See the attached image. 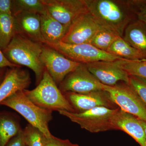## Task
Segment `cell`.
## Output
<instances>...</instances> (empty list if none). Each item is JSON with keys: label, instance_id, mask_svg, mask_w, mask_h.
<instances>
[{"label": "cell", "instance_id": "obj_28", "mask_svg": "<svg viewBox=\"0 0 146 146\" xmlns=\"http://www.w3.org/2000/svg\"><path fill=\"white\" fill-rule=\"evenodd\" d=\"M5 146H26L24 141L23 129L12 138Z\"/></svg>", "mask_w": 146, "mask_h": 146}, {"label": "cell", "instance_id": "obj_29", "mask_svg": "<svg viewBox=\"0 0 146 146\" xmlns=\"http://www.w3.org/2000/svg\"><path fill=\"white\" fill-rule=\"evenodd\" d=\"M12 1L0 0V13L12 14Z\"/></svg>", "mask_w": 146, "mask_h": 146}, {"label": "cell", "instance_id": "obj_34", "mask_svg": "<svg viewBox=\"0 0 146 146\" xmlns=\"http://www.w3.org/2000/svg\"><path fill=\"white\" fill-rule=\"evenodd\" d=\"M145 146H146V145H145Z\"/></svg>", "mask_w": 146, "mask_h": 146}, {"label": "cell", "instance_id": "obj_5", "mask_svg": "<svg viewBox=\"0 0 146 146\" xmlns=\"http://www.w3.org/2000/svg\"><path fill=\"white\" fill-rule=\"evenodd\" d=\"M119 108L111 109L99 107L82 112H72L65 110L58 112L72 121L77 123L82 128L92 133H98L115 129L112 121Z\"/></svg>", "mask_w": 146, "mask_h": 146}, {"label": "cell", "instance_id": "obj_2", "mask_svg": "<svg viewBox=\"0 0 146 146\" xmlns=\"http://www.w3.org/2000/svg\"><path fill=\"white\" fill-rule=\"evenodd\" d=\"M43 44L16 34L2 51L11 63L20 67L26 66L33 71L38 84L46 70L41 60Z\"/></svg>", "mask_w": 146, "mask_h": 146}, {"label": "cell", "instance_id": "obj_10", "mask_svg": "<svg viewBox=\"0 0 146 146\" xmlns=\"http://www.w3.org/2000/svg\"><path fill=\"white\" fill-rule=\"evenodd\" d=\"M41 60L45 69L57 85L80 64L67 58L46 44H43Z\"/></svg>", "mask_w": 146, "mask_h": 146}, {"label": "cell", "instance_id": "obj_8", "mask_svg": "<svg viewBox=\"0 0 146 146\" xmlns=\"http://www.w3.org/2000/svg\"><path fill=\"white\" fill-rule=\"evenodd\" d=\"M59 89L63 93L85 94L103 90V84L90 72L86 64L80 63L65 77L59 84Z\"/></svg>", "mask_w": 146, "mask_h": 146}, {"label": "cell", "instance_id": "obj_4", "mask_svg": "<svg viewBox=\"0 0 146 146\" xmlns=\"http://www.w3.org/2000/svg\"><path fill=\"white\" fill-rule=\"evenodd\" d=\"M0 104L10 108L18 112L29 124L41 131L47 138L53 136L48 126L52 119V111L38 107L29 99L23 91L12 94Z\"/></svg>", "mask_w": 146, "mask_h": 146}, {"label": "cell", "instance_id": "obj_35", "mask_svg": "<svg viewBox=\"0 0 146 146\" xmlns=\"http://www.w3.org/2000/svg\"></svg>", "mask_w": 146, "mask_h": 146}, {"label": "cell", "instance_id": "obj_14", "mask_svg": "<svg viewBox=\"0 0 146 146\" xmlns=\"http://www.w3.org/2000/svg\"><path fill=\"white\" fill-rule=\"evenodd\" d=\"M31 83L29 73L21 67H13L7 70L0 84V104L14 93L27 89Z\"/></svg>", "mask_w": 146, "mask_h": 146}, {"label": "cell", "instance_id": "obj_25", "mask_svg": "<svg viewBox=\"0 0 146 146\" xmlns=\"http://www.w3.org/2000/svg\"><path fill=\"white\" fill-rule=\"evenodd\" d=\"M23 133L27 146H44L46 137L37 128L29 124L23 130Z\"/></svg>", "mask_w": 146, "mask_h": 146}, {"label": "cell", "instance_id": "obj_32", "mask_svg": "<svg viewBox=\"0 0 146 146\" xmlns=\"http://www.w3.org/2000/svg\"><path fill=\"white\" fill-rule=\"evenodd\" d=\"M7 70L5 68H1L0 69V84L2 82L5 76Z\"/></svg>", "mask_w": 146, "mask_h": 146}, {"label": "cell", "instance_id": "obj_21", "mask_svg": "<svg viewBox=\"0 0 146 146\" xmlns=\"http://www.w3.org/2000/svg\"><path fill=\"white\" fill-rule=\"evenodd\" d=\"M16 34L14 17L11 13H0V48L7 47Z\"/></svg>", "mask_w": 146, "mask_h": 146}, {"label": "cell", "instance_id": "obj_6", "mask_svg": "<svg viewBox=\"0 0 146 146\" xmlns=\"http://www.w3.org/2000/svg\"><path fill=\"white\" fill-rule=\"evenodd\" d=\"M103 90L121 109L146 122V106L128 84L121 82L113 86L103 84Z\"/></svg>", "mask_w": 146, "mask_h": 146}, {"label": "cell", "instance_id": "obj_7", "mask_svg": "<svg viewBox=\"0 0 146 146\" xmlns=\"http://www.w3.org/2000/svg\"><path fill=\"white\" fill-rule=\"evenodd\" d=\"M46 45L56 50L67 58L79 63L87 64L100 61L114 62L121 59L98 49L89 43L69 44L60 42Z\"/></svg>", "mask_w": 146, "mask_h": 146}, {"label": "cell", "instance_id": "obj_22", "mask_svg": "<svg viewBox=\"0 0 146 146\" xmlns=\"http://www.w3.org/2000/svg\"><path fill=\"white\" fill-rule=\"evenodd\" d=\"M120 36L115 32L100 27L90 44L98 49L107 52L110 47Z\"/></svg>", "mask_w": 146, "mask_h": 146}, {"label": "cell", "instance_id": "obj_17", "mask_svg": "<svg viewBox=\"0 0 146 146\" xmlns=\"http://www.w3.org/2000/svg\"><path fill=\"white\" fill-rule=\"evenodd\" d=\"M40 15L41 31L44 44H50L62 41L70 26L61 24L47 11Z\"/></svg>", "mask_w": 146, "mask_h": 146}, {"label": "cell", "instance_id": "obj_31", "mask_svg": "<svg viewBox=\"0 0 146 146\" xmlns=\"http://www.w3.org/2000/svg\"><path fill=\"white\" fill-rule=\"evenodd\" d=\"M137 17L138 20L146 23V0L138 9Z\"/></svg>", "mask_w": 146, "mask_h": 146}, {"label": "cell", "instance_id": "obj_1", "mask_svg": "<svg viewBox=\"0 0 146 146\" xmlns=\"http://www.w3.org/2000/svg\"><path fill=\"white\" fill-rule=\"evenodd\" d=\"M144 0H86L89 13L100 26L121 37L129 24L137 19Z\"/></svg>", "mask_w": 146, "mask_h": 146}, {"label": "cell", "instance_id": "obj_15", "mask_svg": "<svg viewBox=\"0 0 146 146\" xmlns=\"http://www.w3.org/2000/svg\"><path fill=\"white\" fill-rule=\"evenodd\" d=\"M13 16L16 34L44 44L45 41L41 34V18L39 14L21 12Z\"/></svg>", "mask_w": 146, "mask_h": 146}, {"label": "cell", "instance_id": "obj_30", "mask_svg": "<svg viewBox=\"0 0 146 146\" xmlns=\"http://www.w3.org/2000/svg\"><path fill=\"white\" fill-rule=\"evenodd\" d=\"M20 67L11 63L8 59L6 58L2 50L0 48V69L1 68H6V67H9L10 68L13 67Z\"/></svg>", "mask_w": 146, "mask_h": 146}, {"label": "cell", "instance_id": "obj_18", "mask_svg": "<svg viewBox=\"0 0 146 146\" xmlns=\"http://www.w3.org/2000/svg\"><path fill=\"white\" fill-rule=\"evenodd\" d=\"M123 38L146 58V23L137 19L129 24Z\"/></svg>", "mask_w": 146, "mask_h": 146}, {"label": "cell", "instance_id": "obj_23", "mask_svg": "<svg viewBox=\"0 0 146 146\" xmlns=\"http://www.w3.org/2000/svg\"><path fill=\"white\" fill-rule=\"evenodd\" d=\"M47 12L42 0H13V15L21 12L37 13L39 15Z\"/></svg>", "mask_w": 146, "mask_h": 146}, {"label": "cell", "instance_id": "obj_11", "mask_svg": "<svg viewBox=\"0 0 146 146\" xmlns=\"http://www.w3.org/2000/svg\"><path fill=\"white\" fill-rule=\"evenodd\" d=\"M100 27L89 11L71 25L61 42L69 44H90Z\"/></svg>", "mask_w": 146, "mask_h": 146}, {"label": "cell", "instance_id": "obj_27", "mask_svg": "<svg viewBox=\"0 0 146 146\" xmlns=\"http://www.w3.org/2000/svg\"><path fill=\"white\" fill-rule=\"evenodd\" d=\"M44 146H79L72 143L68 140H62L53 136L51 138H45Z\"/></svg>", "mask_w": 146, "mask_h": 146}, {"label": "cell", "instance_id": "obj_26", "mask_svg": "<svg viewBox=\"0 0 146 146\" xmlns=\"http://www.w3.org/2000/svg\"><path fill=\"white\" fill-rule=\"evenodd\" d=\"M129 84L146 106V80L140 77L129 75Z\"/></svg>", "mask_w": 146, "mask_h": 146}, {"label": "cell", "instance_id": "obj_12", "mask_svg": "<svg viewBox=\"0 0 146 146\" xmlns=\"http://www.w3.org/2000/svg\"><path fill=\"white\" fill-rule=\"evenodd\" d=\"M76 112H82L95 108L104 107L111 109L117 108L104 90L93 91L85 94L73 92L63 93Z\"/></svg>", "mask_w": 146, "mask_h": 146}, {"label": "cell", "instance_id": "obj_13", "mask_svg": "<svg viewBox=\"0 0 146 146\" xmlns=\"http://www.w3.org/2000/svg\"><path fill=\"white\" fill-rule=\"evenodd\" d=\"M88 70L102 84L113 86L120 82L129 83V75L112 62L100 61L86 64Z\"/></svg>", "mask_w": 146, "mask_h": 146}, {"label": "cell", "instance_id": "obj_19", "mask_svg": "<svg viewBox=\"0 0 146 146\" xmlns=\"http://www.w3.org/2000/svg\"><path fill=\"white\" fill-rule=\"evenodd\" d=\"M22 130L16 116L9 112H0V146L6 145Z\"/></svg>", "mask_w": 146, "mask_h": 146}, {"label": "cell", "instance_id": "obj_33", "mask_svg": "<svg viewBox=\"0 0 146 146\" xmlns=\"http://www.w3.org/2000/svg\"><path fill=\"white\" fill-rule=\"evenodd\" d=\"M139 119V122L141 123V125L143 129L144 133L146 136V122L143 121V120L139 119Z\"/></svg>", "mask_w": 146, "mask_h": 146}, {"label": "cell", "instance_id": "obj_20", "mask_svg": "<svg viewBox=\"0 0 146 146\" xmlns=\"http://www.w3.org/2000/svg\"><path fill=\"white\" fill-rule=\"evenodd\" d=\"M107 52L121 59L129 60L145 59L142 54L121 36L119 37L110 47Z\"/></svg>", "mask_w": 146, "mask_h": 146}, {"label": "cell", "instance_id": "obj_3", "mask_svg": "<svg viewBox=\"0 0 146 146\" xmlns=\"http://www.w3.org/2000/svg\"><path fill=\"white\" fill-rule=\"evenodd\" d=\"M57 86L46 69L36 88L32 90L25 89L23 92L29 100L43 109L52 111L65 110L76 112Z\"/></svg>", "mask_w": 146, "mask_h": 146}, {"label": "cell", "instance_id": "obj_16", "mask_svg": "<svg viewBox=\"0 0 146 146\" xmlns=\"http://www.w3.org/2000/svg\"><path fill=\"white\" fill-rule=\"evenodd\" d=\"M112 124L116 130L124 131L141 146H145L146 136L138 118L119 108L115 114Z\"/></svg>", "mask_w": 146, "mask_h": 146}, {"label": "cell", "instance_id": "obj_9", "mask_svg": "<svg viewBox=\"0 0 146 146\" xmlns=\"http://www.w3.org/2000/svg\"><path fill=\"white\" fill-rule=\"evenodd\" d=\"M42 1L51 16L68 26L89 11L86 0H42Z\"/></svg>", "mask_w": 146, "mask_h": 146}, {"label": "cell", "instance_id": "obj_24", "mask_svg": "<svg viewBox=\"0 0 146 146\" xmlns=\"http://www.w3.org/2000/svg\"><path fill=\"white\" fill-rule=\"evenodd\" d=\"M112 62L129 75L140 77L146 80V58L137 60L120 59Z\"/></svg>", "mask_w": 146, "mask_h": 146}]
</instances>
